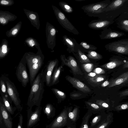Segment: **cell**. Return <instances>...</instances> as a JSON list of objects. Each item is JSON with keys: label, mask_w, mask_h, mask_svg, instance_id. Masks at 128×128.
<instances>
[{"label": "cell", "mask_w": 128, "mask_h": 128, "mask_svg": "<svg viewBox=\"0 0 128 128\" xmlns=\"http://www.w3.org/2000/svg\"><path fill=\"white\" fill-rule=\"evenodd\" d=\"M26 65V60L23 56L16 68V73L18 80L24 88L26 87L30 81Z\"/></svg>", "instance_id": "ba28073f"}, {"label": "cell", "mask_w": 128, "mask_h": 128, "mask_svg": "<svg viewBox=\"0 0 128 128\" xmlns=\"http://www.w3.org/2000/svg\"><path fill=\"white\" fill-rule=\"evenodd\" d=\"M58 30L51 24L46 22V42L48 48L53 50L56 45V36Z\"/></svg>", "instance_id": "8fae6325"}, {"label": "cell", "mask_w": 128, "mask_h": 128, "mask_svg": "<svg viewBox=\"0 0 128 128\" xmlns=\"http://www.w3.org/2000/svg\"><path fill=\"white\" fill-rule=\"evenodd\" d=\"M128 12V0H115L111 1L100 18L114 20L118 16Z\"/></svg>", "instance_id": "3957f363"}, {"label": "cell", "mask_w": 128, "mask_h": 128, "mask_svg": "<svg viewBox=\"0 0 128 128\" xmlns=\"http://www.w3.org/2000/svg\"><path fill=\"white\" fill-rule=\"evenodd\" d=\"M92 114L91 111L88 110L82 118V121L79 128H89V121Z\"/></svg>", "instance_id": "1f68e13d"}, {"label": "cell", "mask_w": 128, "mask_h": 128, "mask_svg": "<svg viewBox=\"0 0 128 128\" xmlns=\"http://www.w3.org/2000/svg\"><path fill=\"white\" fill-rule=\"evenodd\" d=\"M51 90L58 99L59 102L64 100L66 98V94L56 88H52Z\"/></svg>", "instance_id": "e575fe53"}, {"label": "cell", "mask_w": 128, "mask_h": 128, "mask_svg": "<svg viewBox=\"0 0 128 128\" xmlns=\"http://www.w3.org/2000/svg\"><path fill=\"white\" fill-rule=\"evenodd\" d=\"M58 63L57 58L48 61L44 70L45 82L48 86L50 87L52 75L55 69L58 67Z\"/></svg>", "instance_id": "7c38bea8"}, {"label": "cell", "mask_w": 128, "mask_h": 128, "mask_svg": "<svg viewBox=\"0 0 128 128\" xmlns=\"http://www.w3.org/2000/svg\"><path fill=\"white\" fill-rule=\"evenodd\" d=\"M12 118L5 108L0 96V128H12Z\"/></svg>", "instance_id": "9c48e42d"}, {"label": "cell", "mask_w": 128, "mask_h": 128, "mask_svg": "<svg viewBox=\"0 0 128 128\" xmlns=\"http://www.w3.org/2000/svg\"><path fill=\"white\" fill-rule=\"evenodd\" d=\"M88 80L91 82L98 83L102 82L105 80V76H104L98 75L93 77H88Z\"/></svg>", "instance_id": "ab89813d"}, {"label": "cell", "mask_w": 128, "mask_h": 128, "mask_svg": "<svg viewBox=\"0 0 128 128\" xmlns=\"http://www.w3.org/2000/svg\"><path fill=\"white\" fill-rule=\"evenodd\" d=\"M14 3L13 0H0V5L2 6H10Z\"/></svg>", "instance_id": "ee69618b"}, {"label": "cell", "mask_w": 128, "mask_h": 128, "mask_svg": "<svg viewBox=\"0 0 128 128\" xmlns=\"http://www.w3.org/2000/svg\"><path fill=\"white\" fill-rule=\"evenodd\" d=\"M114 22V20H112L98 19L92 20L88 24V26L90 28L94 30H103L108 28Z\"/></svg>", "instance_id": "4fadbf2b"}, {"label": "cell", "mask_w": 128, "mask_h": 128, "mask_svg": "<svg viewBox=\"0 0 128 128\" xmlns=\"http://www.w3.org/2000/svg\"><path fill=\"white\" fill-rule=\"evenodd\" d=\"M88 54L86 56L94 60H99L102 58V56L96 52L92 50H87Z\"/></svg>", "instance_id": "8d00e7d4"}, {"label": "cell", "mask_w": 128, "mask_h": 128, "mask_svg": "<svg viewBox=\"0 0 128 128\" xmlns=\"http://www.w3.org/2000/svg\"><path fill=\"white\" fill-rule=\"evenodd\" d=\"M93 72L98 75L105 74V70L102 68H97L94 69Z\"/></svg>", "instance_id": "f6af8a7d"}, {"label": "cell", "mask_w": 128, "mask_h": 128, "mask_svg": "<svg viewBox=\"0 0 128 128\" xmlns=\"http://www.w3.org/2000/svg\"><path fill=\"white\" fill-rule=\"evenodd\" d=\"M124 34V32L107 28L103 30L99 36L101 39H109L120 37Z\"/></svg>", "instance_id": "2e32d148"}, {"label": "cell", "mask_w": 128, "mask_h": 128, "mask_svg": "<svg viewBox=\"0 0 128 128\" xmlns=\"http://www.w3.org/2000/svg\"><path fill=\"white\" fill-rule=\"evenodd\" d=\"M52 106L50 104H47L45 108V111L47 114H50L51 111V109L52 108Z\"/></svg>", "instance_id": "c3c4849f"}, {"label": "cell", "mask_w": 128, "mask_h": 128, "mask_svg": "<svg viewBox=\"0 0 128 128\" xmlns=\"http://www.w3.org/2000/svg\"><path fill=\"white\" fill-rule=\"evenodd\" d=\"M58 116L50 126V128H60L66 123L68 119L67 112L64 110Z\"/></svg>", "instance_id": "d6986e66"}, {"label": "cell", "mask_w": 128, "mask_h": 128, "mask_svg": "<svg viewBox=\"0 0 128 128\" xmlns=\"http://www.w3.org/2000/svg\"><path fill=\"white\" fill-rule=\"evenodd\" d=\"M82 95V94L80 93L74 92H72L70 94V98L73 99L80 97Z\"/></svg>", "instance_id": "bcb514c9"}, {"label": "cell", "mask_w": 128, "mask_h": 128, "mask_svg": "<svg viewBox=\"0 0 128 128\" xmlns=\"http://www.w3.org/2000/svg\"><path fill=\"white\" fill-rule=\"evenodd\" d=\"M85 103L87 108L91 111L92 114H97L106 112L104 109L94 102L86 101Z\"/></svg>", "instance_id": "603a6c76"}, {"label": "cell", "mask_w": 128, "mask_h": 128, "mask_svg": "<svg viewBox=\"0 0 128 128\" xmlns=\"http://www.w3.org/2000/svg\"><path fill=\"white\" fill-rule=\"evenodd\" d=\"M24 42L29 47L32 48L35 47L38 49V51L41 50L39 44L34 38L32 37H28L26 39Z\"/></svg>", "instance_id": "d6a6232c"}, {"label": "cell", "mask_w": 128, "mask_h": 128, "mask_svg": "<svg viewBox=\"0 0 128 128\" xmlns=\"http://www.w3.org/2000/svg\"><path fill=\"white\" fill-rule=\"evenodd\" d=\"M0 95L5 108L10 114L13 115L16 110V107H13L12 104V101L9 97Z\"/></svg>", "instance_id": "cb8c5ba5"}, {"label": "cell", "mask_w": 128, "mask_h": 128, "mask_svg": "<svg viewBox=\"0 0 128 128\" xmlns=\"http://www.w3.org/2000/svg\"><path fill=\"white\" fill-rule=\"evenodd\" d=\"M124 62L117 59H113L109 62L100 66L102 68L108 69H113L124 64Z\"/></svg>", "instance_id": "f546056e"}, {"label": "cell", "mask_w": 128, "mask_h": 128, "mask_svg": "<svg viewBox=\"0 0 128 128\" xmlns=\"http://www.w3.org/2000/svg\"><path fill=\"white\" fill-rule=\"evenodd\" d=\"M82 48L80 45L76 52L73 54L78 58L80 63L84 64L91 63V62L88 58L82 51Z\"/></svg>", "instance_id": "f1b7e54d"}, {"label": "cell", "mask_w": 128, "mask_h": 128, "mask_svg": "<svg viewBox=\"0 0 128 128\" xmlns=\"http://www.w3.org/2000/svg\"><path fill=\"white\" fill-rule=\"evenodd\" d=\"M128 109V103L126 102L122 104H117L114 106L113 110L118 112L127 110Z\"/></svg>", "instance_id": "b9f144b4"}, {"label": "cell", "mask_w": 128, "mask_h": 128, "mask_svg": "<svg viewBox=\"0 0 128 128\" xmlns=\"http://www.w3.org/2000/svg\"><path fill=\"white\" fill-rule=\"evenodd\" d=\"M95 104L104 109L106 113L111 112L113 110V106L112 104L109 102L101 99L97 100L94 102Z\"/></svg>", "instance_id": "4dcf8cb0"}, {"label": "cell", "mask_w": 128, "mask_h": 128, "mask_svg": "<svg viewBox=\"0 0 128 128\" xmlns=\"http://www.w3.org/2000/svg\"><path fill=\"white\" fill-rule=\"evenodd\" d=\"M3 77L6 84L9 96L17 109L21 110L22 108L20 104L19 94L14 84L8 77L4 76Z\"/></svg>", "instance_id": "52a82bcc"}, {"label": "cell", "mask_w": 128, "mask_h": 128, "mask_svg": "<svg viewBox=\"0 0 128 128\" xmlns=\"http://www.w3.org/2000/svg\"><path fill=\"white\" fill-rule=\"evenodd\" d=\"M79 44L82 47V50H96L97 48L95 46L89 44L85 41L81 42Z\"/></svg>", "instance_id": "f35d334b"}, {"label": "cell", "mask_w": 128, "mask_h": 128, "mask_svg": "<svg viewBox=\"0 0 128 128\" xmlns=\"http://www.w3.org/2000/svg\"><path fill=\"white\" fill-rule=\"evenodd\" d=\"M113 113L112 112L107 113L105 118L94 128H108L113 122Z\"/></svg>", "instance_id": "484cf974"}, {"label": "cell", "mask_w": 128, "mask_h": 128, "mask_svg": "<svg viewBox=\"0 0 128 128\" xmlns=\"http://www.w3.org/2000/svg\"><path fill=\"white\" fill-rule=\"evenodd\" d=\"M38 114L37 111L34 113L30 116L28 121L27 127H30L36 121L38 117Z\"/></svg>", "instance_id": "60d3db41"}, {"label": "cell", "mask_w": 128, "mask_h": 128, "mask_svg": "<svg viewBox=\"0 0 128 128\" xmlns=\"http://www.w3.org/2000/svg\"><path fill=\"white\" fill-rule=\"evenodd\" d=\"M104 47L107 51L118 54L128 55V39H121L109 43Z\"/></svg>", "instance_id": "5b68a950"}, {"label": "cell", "mask_w": 128, "mask_h": 128, "mask_svg": "<svg viewBox=\"0 0 128 128\" xmlns=\"http://www.w3.org/2000/svg\"><path fill=\"white\" fill-rule=\"evenodd\" d=\"M80 110L77 106L75 107L72 111L70 112L68 114L69 117L73 123L75 122L79 117Z\"/></svg>", "instance_id": "836d02e7"}, {"label": "cell", "mask_w": 128, "mask_h": 128, "mask_svg": "<svg viewBox=\"0 0 128 128\" xmlns=\"http://www.w3.org/2000/svg\"><path fill=\"white\" fill-rule=\"evenodd\" d=\"M52 7L58 21L62 26L66 30L74 34H79V32L65 14L56 6L52 5Z\"/></svg>", "instance_id": "8992f818"}, {"label": "cell", "mask_w": 128, "mask_h": 128, "mask_svg": "<svg viewBox=\"0 0 128 128\" xmlns=\"http://www.w3.org/2000/svg\"><path fill=\"white\" fill-rule=\"evenodd\" d=\"M62 41L64 44L66 46V50L69 53L73 54L76 52L80 45L75 39L65 35L62 36Z\"/></svg>", "instance_id": "9a60e30c"}, {"label": "cell", "mask_w": 128, "mask_h": 128, "mask_svg": "<svg viewBox=\"0 0 128 128\" xmlns=\"http://www.w3.org/2000/svg\"><path fill=\"white\" fill-rule=\"evenodd\" d=\"M23 10L31 24L37 30H39L40 24L38 13L37 12L24 8Z\"/></svg>", "instance_id": "e0dca14e"}, {"label": "cell", "mask_w": 128, "mask_h": 128, "mask_svg": "<svg viewBox=\"0 0 128 128\" xmlns=\"http://www.w3.org/2000/svg\"><path fill=\"white\" fill-rule=\"evenodd\" d=\"M23 56L26 61L29 70L30 86L44 63V56L41 50L36 53L29 52L25 53Z\"/></svg>", "instance_id": "6da1fadb"}, {"label": "cell", "mask_w": 128, "mask_h": 128, "mask_svg": "<svg viewBox=\"0 0 128 128\" xmlns=\"http://www.w3.org/2000/svg\"><path fill=\"white\" fill-rule=\"evenodd\" d=\"M61 64L64 66L69 67L71 72L74 75H82L83 74L75 58L72 56H69L66 58L65 54H61L60 56Z\"/></svg>", "instance_id": "30bf717a"}, {"label": "cell", "mask_w": 128, "mask_h": 128, "mask_svg": "<svg viewBox=\"0 0 128 128\" xmlns=\"http://www.w3.org/2000/svg\"><path fill=\"white\" fill-rule=\"evenodd\" d=\"M60 7L65 12L68 13H71L73 12L72 8L66 2L61 1L59 3Z\"/></svg>", "instance_id": "74e56055"}, {"label": "cell", "mask_w": 128, "mask_h": 128, "mask_svg": "<svg viewBox=\"0 0 128 128\" xmlns=\"http://www.w3.org/2000/svg\"><path fill=\"white\" fill-rule=\"evenodd\" d=\"M64 66L61 64L56 68L52 75L50 87L56 85L59 82V78L60 74L64 70Z\"/></svg>", "instance_id": "7402d4cb"}, {"label": "cell", "mask_w": 128, "mask_h": 128, "mask_svg": "<svg viewBox=\"0 0 128 128\" xmlns=\"http://www.w3.org/2000/svg\"><path fill=\"white\" fill-rule=\"evenodd\" d=\"M106 114V112L97 114L90 122L89 128H94L97 126L105 118Z\"/></svg>", "instance_id": "d4e9b609"}, {"label": "cell", "mask_w": 128, "mask_h": 128, "mask_svg": "<svg viewBox=\"0 0 128 128\" xmlns=\"http://www.w3.org/2000/svg\"><path fill=\"white\" fill-rule=\"evenodd\" d=\"M98 75V74L93 72H90L88 74L87 76L88 77H95Z\"/></svg>", "instance_id": "f907efd6"}, {"label": "cell", "mask_w": 128, "mask_h": 128, "mask_svg": "<svg viewBox=\"0 0 128 128\" xmlns=\"http://www.w3.org/2000/svg\"><path fill=\"white\" fill-rule=\"evenodd\" d=\"M123 68H128V61H127L124 64L123 66Z\"/></svg>", "instance_id": "f5cc1de1"}, {"label": "cell", "mask_w": 128, "mask_h": 128, "mask_svg": "<svg viewBox=\"0 0 128 128\" xmlns=\"http://www.w3.org/2000/svg\"><path fill=\"white\" fill-rule=\"evenodd\" d=\"M65 78L73 87L78 90L86 93L90 92L91 90L88 87L77 78L68 75L66 76Z\"/></svg>", "instance_id": "5bb4252c"}, {"label": "cell", "mask_w": 128, "mask_h": 128, "mask_svg": "<svg viewBox=\"0 0 128 128\" xmlns=\"http://www.w3.org/2000/svg\"><path fill=\"white\" fill-rule=\"evenodd\" d=\"M110 82H109L107 80L104 82L101 85V86L103 87H105L108 86L110 84Z\"/></svg>", "instance_id": "816d5d0a"}, {"label": "cell", "mask_w": 128, "mask_h": 128, "mask_svg": "<svg viewBox=\"0 0 128 128\" xmlns=\"http://www.w3.org/2000/svg\"><path fill=\"white\" fill-rule=\"evenodd\" d=\"M10 50L8 41L5 39H2L0 45V59L4 58L6 56Z\"/></svg>", "instance_id": "4316f807"}, {"label": "cell", "mask_w": 128, "mask_h": 128, "mask_svg": "<svg viewBox=\"0 0 128 128\" xmlns=\"http://www.w3.org/2000/svg\"><path fill=\"white\" fill-rule=\"evenodd\" d=\"M17 18L16 16L9 12L0 10V24L3 26L14 21Z\"/></svg>", "instance_id": "ac0fdd59"}, {"label": "cell", "mask_w": 128, "mask_h": 128, "mask_svg": "<svg viewBox=\"0 0 128 128\" xmlns=\"http://www.w3.org/2000/svg\"><path fill=\"white\" fill-rule=\"evenodd\" d=\"M19 122L18 124L17 128H22L23 116L21 114L19 116Z\"/></svg>", "instance_id": "7dc6e473"}, {"label": "cell", "mask_w": 128, "mask_h": 128, "mask_svg": "<svg viewBox=\"0 0 128 128\" xmlns=\"http://www.w3.org/2000/svg\"><path fill=\"white\" fill-rule=\"evenodd\" d=\"M22 23V22L20 21L10 30H7L6 32V36L8 38L16 37L20 30Z\"/></svg>", "instance_id": "83f0119b"}, {"label": "cell", "mask_w": 128, "mask_h": 128, "mask_svg": "<svg viewBox=\"0 0 128 128\" xmlns=\"http://www.w3.org/2000/svg\"><path fill=\"white\" fill-rule=\"evenodd\" d=\"M83 68L87 72H91L93 69L94 65L91 63L84 64H82Z\"/></svg>", "instance_id": "7bdbcfd3"}, {"label": "cell", "mask_w": 128, "mask_h": 128, "mask_svg": "<svg viewBox=\"0 0 128 128\" xmlns=\"http://www.w3.org/2000/svg\"><path fill=\"white\" fill-rule=\"evenodd\" d=\"M0 93L6 97H9L8 94L6 84L2 76L0 78Z\"/></svg>", "instance_id": "d590c367"}, {"label": "cell", "mask_w": 128, "mask_h": 128, "mask_svg": "<svg viewBox=\"0 0 128 128\" xmlns=\"http://www.w3.org/2000/svg\"><path fill=\"white\" fill-rule=\"evenodd\" d=\"M44 70L42 69L37 75L31 86L27 102L29 106L35 104L39 105L40 103L44 91Z\"/></svg>", "instance_id": "7a4b0ae2"}, {"label": "cell", "mask_w": 128, "mask_h": 128, "mask_svg": "<svg viewBox=\"0 0 128 128\" xmlns=\"http://www.w3.org/2000/svg\"><path fill=\"white\" fill-rule=\"evenodd\" d=\"M116 24L118 28L128 32V12L123 14L117 18Z\"/></svg>", "instance_id": "ffe728a7"}, {"label": "cell", "mask_w": 128, "mask_h": 128, "mask_svg": "<svg viewBox=\"0 0 128 128\" xmlns=\"http://www.w3.org/2000/svg\"><path fill=\"white\" fill-rule=\"evenodd\" d=\"M128 72L123 73L117 78L110 82L108 86V88H110L116 86L120 85L122 83L128 82Z\"/></svg>", "instance_id": "44dd1931"}, {"label": "cell", "mask_w": 128, "mask_h": 128, "mask_svg": "<svg viewBox=\"0 0 128 128\" xmlns=\"http://www.w3.org/2000/svg\"><path fill=\"white\" fill-rule=\"evenodd\" d=\"M110 2V0H104L84 6L81 8L88 16L98 17L100 18L103 15L106 7Z\"/></svg>", "instance_id": "277c9868"}, {"label": "cell", "mask_w": 128, "mask_h": 128, "mask_svg": "<svg viewBox=\"0 0 128 128\" xmlns=\"http://www.w3.org/2000/svg\"><path fill=\"white\" fill-rule=\"evenodd\" d=\"M120 97L128 95V89H127L120 92L119 94Z\"/></svg>", "instance_id": "681fc988"}]
</instances>
